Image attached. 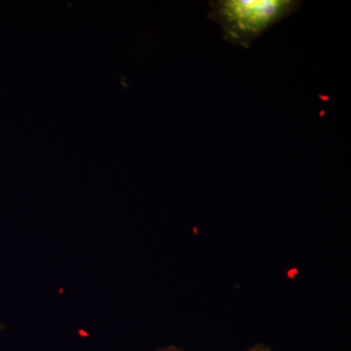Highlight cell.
I'll list each match as a JSON object with an SVG mask.
<instances>
[{
  "mask_svg": "<svg viewBox=\"0 0 351 351\" xmlns=\"http://www.w3.org/2000/svg\"><path fill=\"white\" fill-rule=\"evenodd\" d=\"M302 3L299 0H213L208 18L221 27L223 40L248 49Z\"/></svg>",
  "mask_w": 351,
  "mask_h": 351,
  "instance_id": "obj_1",
  "label": "cell"
},
{
  "mask_svg": "<svg viewBox=\"0 0 351 351\" xmlns=\"http://www.w3.org/2000/svg\"><path fill=\"white\" fill-rule=\"evenodd\" d=\"M156 351H186L182 350L181 348H178L176 346H165V348H158ZM245 351H272L271 348L269 346L262 345V343H258V345L252 346L251 348Z\"/></svg>",
  "mask_w": 351,
  "mask_h": 351,
  "instance_id": "obj_2",
  "label": "cell"
}]
</instances>
